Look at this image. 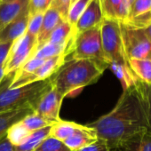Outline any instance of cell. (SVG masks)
I'll return each mask as SVG.
<instances>
[{
  "mask_svg": "<svg viewBox=\"0 0 151 151\" xmlns=\"http://www.w3.org/2000/svg\"><path fill=\"white\" fill-rule=\"evenodd\" d=\"M78 151H111L107 142L101 139H99L93 144L78 150Z\"/></svg>",
  "mask_w": 151,
  "mask_h": 151,
  "instance_id": "cell-33",
  "label": "cell"
},
{
  "mask_svg": "<svg viewBox=\"0 0 151 151\" xmlns=\"http://www.w3.org/2000/svg\"><path fill=\"white\" fill-rule=\"evenodd\" d=\"M4 78H5V72H4V68L2 66V67H0V82L3 80Z\"/></svg>",
  "mask_w": 151,
  "mask_h": 151,
  "instance_id": "cell-37",
  "label": "cell"
},
{
  "mask_svg": "<svg viewBox=\"0 0 151 151\" xmlns=\"http://www.w3.org/2000/svg\"><path fill=\"white\" fill-rule=\"evenodd\" d=\"M29 1V0H11L0 3V31L22 12Z\"/></svg>",
  "mask_w": 151,
  "mask_h": 151,
  "instance_id": "cell-14",
  "label": "cell"
},
{
  "mask_svg": "<svg viewBox=\"0 0 151 151\" xmlns=\"http://www.w3.org/2000/svg\"><path fill=\"white\" fill-rule=\"evenodd\" d=\"M136 88L138 90V93L140 96L143 104L147 120V132L151 134V86L145 85L139 81Z\"/></svg>",
  "mask_w": 151,
  "mask_h": 151,
  "instance_id": "cell-21",
  "label": "cell"
},
{
  "mask_svg": "<svg viewBox=\"0 0 151 151\" xmlns=\"http://www.w3.org/2000/svg\"><path fill=\"white\" fill-rule=\"evenodd\" d=\"M70 55L71 59L91 60L109 68V64L104 55L101 45V25L76 34Z\"/></svg>",
  "mask_w": 151,
  "mask_h": 151,
  "instance_id": "cell-4",
  "label": "cell"
},
{
  "mask_svg": "<svg viewBox=\"0 0 151 151\" xmlns=\"http://www.w3.org/2000/svg\"><path fill=\"white\" fill-rule=\"evenodd\" d=\"M83 127V124H79L72 121L62 120L60 118L58 121H56L54 124L51 125L50 136L60 141H64L66 139L72 136L74 133L81 130Z\"/></svg>",
  "mask_w": 151,
  "mask_h": 151,
  "instance_id": "cell-16",
  "label": "cell"
},
{
  "mask_svg": "<svg viewBox=\"0 0 151 151\" xmlns=\"http://www.w3.org/2000/svg\"><path fill=\"white\" fill-rule=\"evenodd\" d=\"M109 68L116 75V77L119 79L123 91H126L132 88H134L139 84V80L135 76L129 64H118V63H110Z\"/></svg>",
  "mask_w": 151,
  "mask_h": 151,
  "instance_id": "cell-15",
  "label": "cell"
},
{
  "mask_svg": "<svg viewBox=\"0 0 151 151\" xmlns=\"http://www.w3.org/2000/svg\"><path fill=\"white\" fill-rule=\"evenodd\" d=\"M122 22H124L130 25L131 27H133L136 29H145L151 23V12L138 15L134 18H132L130 20H127Z\"/></svg>",
  "mask_w": 151,
  "mask_h": 151,
  "instance_id": "cell-31",
  "label": "cell"
},
{
  "mask_svg": "<svg viewBox=\"0 0 151 151\" xmlns=\"http://www.w3.org/2000/svg\"><path fill=\"white\" fill-rule=\"evenodd\" d=\"M51 125L35 131L29 134L27 139L20 146L13 147L14 151H34V149L47 137L50 136Z\"/></svg>",
  "mask_w": 151,
  "mask_h": 151,
  "instance_id": "cell-20",
  "label": "cell"
},
{
  "mask_svg": "<svg viewBox=\"0 0 151 151\" xmlns=\"http://www.w3.org/2000/svg\"><path fill=\"white\" fill-rule=\"evenodd\" d=\"M31 112H33V109L29 107L0 113V139L6 135L10 126L21 121Z\"/></svg>",
  "mask_w": 151,
  "mask_h": 151,
  "instance_id": "cell-18",
  "label": "cell"
},
{
  "mask_svg": "<svg viewBox=\"0 0 151 151\" xmlns=\"http://www.w3.org/2000/svg\"><path fill=\"white\" fill-rule=\"evenodd\" d=\"M0 151H14L13 146L6 139V135L0 139Z\"/></svg>",
  "mask_w": 151,
  "mask_h": 151,
  "instance_id": "cell-35",
  "label": "cell"
},
{
  "mask_svg": "<svg viewBox=\"0 0 151 151\" xmlns=\"http://www.w3.org/2000/svg\"><path fill=\"white\" fill-rule=\"evenodd\" d=\"M128 63L140 82L151 86V60L131 59Z\"/></svg>",
  "mask_w": 151,
  "mask_h": 151,
  "instance_id": "cell-19",
  "label": "cell"
},
{
  "mask_svg": "<svg viewBox=\"0 0 151 151\" xmlns=\"http://www.w3.org/2000/svg\"><path fill=\"white\" fill-rule=\"evenodd\" d=\"M75 36V29L67 21H63L52 31L46 43L60 45H72Z\"/></svg>",
  "mask_w": 151,
  "mask_h": 151,
  "instance_id": "cell-17",
  "label": "cell"
},
{
  "mask_svg": "<svg viewBox=\"0 0 151 151\" xmlns=\"http://www.w3.org/2000/svg\"><path fill=\"white\" fill-rule=\"evenodd\" d=\"M13 44L14 43H0V67L4 65Z\"/></svg>",
  "mask_w": 151,
  "mask_h": 151,
  "instance_id": "cell-34",
  "label": "cell"
},
{
  "mask_svg": "<svg viewBox=\"0 0 151 151\" xmlns=\"http://www.w3.org/2000/svg\"><path fill=\"white\" fill-rule=\"evenodd\" d=\"M30 133L31 132H29L27 129H25L20 124L19 121L18 123L9 127V129L6 133V137L13 147H17L22 145L27 139V138L29 136Z\"/></svg>",
  "mask_w": 151,
  "mask_h": 151,
  "instance_id": "cell-23",
  "label": "cell"
},
{
  "mask_svg": "<svg viewBox=\"0 0 151 151\" xmlns=\"http://www.w3.org/2000/svg\"><path fill=\"white\" fill-rule=\"evenodd\" d=\"M7 1H11V0H0V3H5V2H7Z\"/></svg>",
  "mask_w": 151,
  "mask_h": 151,
  "instance_id": "cell-38",
  "label": "cell"
},
{
  "mask_svg": "<svg viewBox=\"0 0 151 151\" xmlns=\"http://www.w3.org/2000/svg\"><path fill=\"white\" fill-rule=\"evenodd\" d=\"M63 100L64 97L51 86L37 101L33 111L52 124L60 119V111Z\"/></svg>",
  "mask_w": 151,
  "mask_h": 151,
  "instance_id": "cell-8",
  "label": "cell"
},
{
  "mask_svg": "<svg viewBox=\"0 0 151 151\" xmlns=\"http://www.w3.org/2000/svg\"><path fill=\"white\" fill-rule=\"evenodd\" d=\"M112 150L122 149L139 134L147 132L145 111L136 87L123 91L114 109L87 124Z\"/></svg>",
  "mask_w": 151,
  "mask_h": 151,
  "instance_id": "cell-1",
  "label": "cell"
},
{
  "mask_svg": "<svg viewBox=\"0 0 151 151\" xmlns=\"http://www.w3.org/2000/svg\"><path fill=\"white\" fill-rule=\"evenodd\" d=\"M107 68L91 60H66L58 71L51 77V86L62 97H74L86 86L94 84Z\"/></svg>",
  "mask_w": 151,
  "mask_h": 151,
  "instance_id": "cell-2",
  "label": "cell"
},
{
  "mask_svg": "<svg viewBox=\"0 0 151 151\" xmlns=\"http://www.w3.org/2000/svg\"><path fill=\"white\" fill-rule=\"evenodd\" d=\"M43 18H44V14H37L29 16L26 32L32 37H37V35L41 29Z\"/></svg>",
  "mask_w": 151,
  "mask_h": 151,
  "instance_id": "cell-30",
  "label": "cell"
},
{
  "mask_svg": "<svg viewBox=\"0 0 151 151\" xmlns=\"http://www.w3.org/2000/svg\"><path fill=\"white\" fill-rule=\"evenodd\" d=\"M52 0H29L28 4V10L29 16L45 14L52 6Z\"/></svg>",
  "mask_w": 151,
  "mask_h": 151,
  "instance_id": "cell-29",
  "label": "cell"
},
{
  "mask_svg": "<svg viewBox=\"0 0 151 151\" xmlns=\"http://www.w3.org/2000/svg\"><path fill=\"white\" fill-rule=\"evenodd\" d=\"M122 1L123 0H101L104 18L118 21Z\"/></svg>",
  "mask_w": 151,
  "mask_h": 151,
  "instance_id": "cell-26",
  "label": "cell"
},
{
  "mask_svg": "<svg viewBox=\"0 0 151 151\" xmlns=\"http://www.w3.org/2000/svg\"><path fill=\"white\" fill-rule=\"evenodd\" d=\"M122 40L127 60H151V41L143 29H136L119 22Z\"/></svg>",
  "mask_w": 151,
  "mask_h": 151,
  "instance_id": "cell-6",
  "label": "cell"
},
{
  "mask_svg": "<svg viewBox=\"0 0 151 151\" xmlns=\"http://www.w3.org/2000/svg\"><path fill=\"white\" fill-rule=\"evenodd\" d=\"M91 0H77L74 4L70 6L67 22L75 29V26L77 24L78 21L79 20L80 16L83 14L85 10L86 9L87 6L89 5Z\"/></svg>",
  "mask_w": 151,
  "mask_h": 151,
  "instance_id": "cell-25",
  "label": "cell"
},
{
  "mask_svg": "<svg viewBox=\"0 0 151 151\" xmlns=\"http://www.w3.org/2000/svg\"><path fill=\"white\" fill-rule=\"evenodd\" d=\"M14 74L5 76L0 82V113L34 107L40 96L51 88L50 79L10 88Z\"/></svg>",
  "mask_w": 151,
  "mask_h": 151,
  "instance_id": "cell-3",
  "label": "cell"
},
{
  "mask_svg": "<svg viewBox=\"0 0 151 151\" xmlns=\"http://www.w3.org/2000/svg\"><path fill=\"white\" fill-rule=\"evenodd\" d=\"M76 1H77V0H71V5H72V4H74Z\"/></svg>",
  "mask_w": 151,
  "mask_h": 151,
  "instance_id": "cell-39",
  "label": "cell"
},
{
  "mask_svg": "<svg viewBox=\"0 0 151 151\" xmlns=\"http://www.w3.org/2000/svg\"><path fill=\"white\" fill-rule=\"evenodd\" d=\"M71 6V0H52V7L56 9L63 20L67 21L68 14Z\"/></svg>",
  "mask_w": 151,
  "mask_h": 151,
  "instance_id": "cell-32",
  "label": "cell"
},
{
  "mask_svg": "<svg viewBox=\"0 0 151 151\" xmlns=\"http://www.w3.org/2000/svg\"><path fill=\"white\" fill-rule=\"evenodd\" d=\"M97 139H98V136L95 131L86 124L84 125V127L81 130L78 131L72 136L66 139L63 142L72 151H78L93 144Z\"/></svg>",
  "mask_w": 151,
  "mask_h": 151,
  "instance_id": "cell-13",
  "label": "cell"
},
{
  "mask_svg": "<svg viewBox=\"0 0 151 151\" xmlns=\"http://www.w3.org/2000/svg\"><path fill=\"white\" fill-rule=\"evenodd\" d=\"M122 151H151V134L145 132L127 142Z\"/></svg>",
  "mask_w": 151,
  "mask_h": 151,
  "instance_id": "cell-22",
  "label": "cell"
},
{
  "mask_svg": "<svg viewBox=\"0 0 151 151\" xmlns=\"http://www.w3.org/2000/svg\"><path fill=\"white\" fill-rule=\"evenodd\" d=\"M63 21H65V20L62 19V17L60 16L59 12L52 6L44 14V18H43L41 29H40V31H39L37 37L36 51L38 48H40L41 46H43L45 44H46L49 37L51 36L52 31Z\"/></svg>",
  "mask_w": 151,
  "mask_h": 151,
  "instance_id": "cell-12",
  "label": "cell"
},
{
  "mask_svg": "<svg viewBox=\"0 0 151 151\" xmlns=\"http://www.w3.org/2000/svg\"><path fill=\"white\" fill-rule=\"evenodd\" d=\"M104 19L101 0H91L86 9L75 26L76 34L86 31L101 24Z\"/></svg>",
  "mask_w": 151,
  "mask_h": 151,
  "instance_id": "cell-10",
  "label": "cell"
},
{
  "mask_svg": "<svg viewBox=\"0 0 151 151\" xmlns=\"http://www.w3.org/2000/svg\"><path fill=\"white\" fill-rule=\"evenodd\" d=\"M20 124L30 132H33L39 129L52 125V124H50L49 122L45 120L43 117H41L39 115H37L34 111L31 112L30 114L27 115L25 117H23L20 121Z\"/></svg>",
  "mask_w": 151,
  "mask_h": 151,
  "instance_id": "cell-24",
  "label": "cell"
},
{
  "mask_svg": "<svg viewBox=\"0 0 151 151\" xmlns=\"http://www.w3.org/2000/svg\"><path fill=\"white\" fill-rule=\"evenodd\" d=\"M101 37L103 52L109 64H129L118 21L104 18L101 24Z\"/></svg>",
  "mask_w": 151,
  "mask_h": 151,
  "instance_id": "cell-5",
  "label": "cell"
},
{
  "mask_svg": "<svg viewBox=\"0 0 151 151\" xmlns=\"http://www.w3.org/2000/svg\"><path fill=\"white\" fill-rule=\"evenodd\" d=\"M67 57H68L67 54H61V55L46 59L31 75H29L26 78L22 79L16 86V87L49 79L63 65Z\"/></svg>",
  "mask_w": 151,
  "mask_h": 151,
  "instance_id": "cell-9",
  "label": "cell"
},
{
  "mask_svg": "<svg viewBox=\"0 0 151 151\" xmlns=\"http://www.w3.org/2000/svg\"><path fill=\"white\" fill-rule=\"evenodd\" d=\"M37 48V37L27 32L14 42L6 61L3 65L5 76L14 74L35 52Z\"/></svg>",
  "mask_w": 151,
  "mask_h": 151,
  "instance_id": "cell-7",
  "label": "cell"
},
{
  "mask_svg": "<svg viewBox=\"0 0 151 151\" xmlns=\"http://www.w3.org/2000/svg\"><path fill=\"white\" fill-rule=\"evenodd\" d=\"M34 151H72L63 141H60L52 136L44 139Z\"/></svg>",
  "mask_w": 151,
  "mask_h": 151,
  "instance_id": "cell-27",
  "label": "cell"
},
{
  "mask_svg": "<svg viewBox=\"0 0 151 151\" xmlns=\"http://www.w3.org/2000/svg\"><path fill=\"white\" fill-rule=\"evenodd\" d=\"M144 29V32H145V34L147 35V37L150 39V41H151V23L147 26V27H146L145 29Z\"/></svg>",
  "mask_w": 151,
  "mask_h": 151,
  "instance_id": "cell-36",
  "label": "cell"
},
{
  "mask_svg": "<svg viewBox=\"0 0 151 151\" xmlns=\"http://www.w3.org/2000/svg\"><path fill=\"white\" fill-rule=\"evenodd\" d=\"M29 18V14L27 5L13 22L0 31V43H14L22 37L26 33Z\"/></svg>",
  "mask_w": 151,
  "mask_h": 151,
  "instance_id": "cell-11",
  "label": "cell"
},
{
  "mask_svg": "<svg viewBox=\"0 0 151 151\" xmlns=\"http://www.w3.org/2000/svg\"><path fill=\"white\" fill-rule=\"evenodd\" d=\"M149 12H151V0H132L125 21Z\"/></svg>",
  "mask_w": 151,
  "mask_h": 151,
  "instance_id": "cell-28",
  "label": "cell"
}]
</instances>
